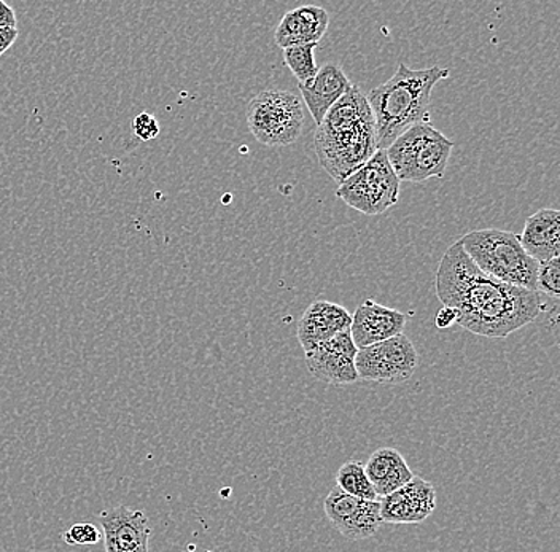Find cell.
Returning a JSON list of instances; mask_svg holds the SVG:
<instances>
[{"label": "cell", "instance_id": "obj_20", "mask_svg": "<svg viewBox=\"0 0 560 552\" xmlns=\"http://www.w3.org/2000/svg\"><path fill=\"white\" fill-rule=\"evenodd\" d=\"M318 44L298 45L283 50V61L290 72L296 77L300 83H310L317 75L318 68L315 64V48Z\"/></svg>", "mask_w": 560, "mask_h": 552}, {"label": "cell", "instance_id": "obj_23", "mask_svg": "<svg viewBox=\"0 0 560 552\" xmlns=\"http://www.w3.org/2000/svg\"><path fill=\"white\" fill-rule=\"evenodd\" d=\"M132 132L142 142L153 141L160 134V125L153 115L142 111L132 120Z\"/></svg>", "mask_w": 560, "mask_h": 552}, {"label": "cell", "instance_id": "obj_12", "mask_svg": "<svg viewBox=\"0 0 560 552\" xmlns=\"http://www.w3.org/2000/svg\"><path fill=\"white\" fill-rule=\"evenodd\" d=\"M383 524H420L436 509L432 482L415 477L387 497L380 498Z\"/></svg>", "mask_w": 560, "mask_h": 552}, {"label": "cell", "instance_id": "obj_2", "mask_svg": "<svg viewBox=\"0 0 560 552\" xmlns=\"http://www.w3.org/2000/svg\"><path fill=\"white\" fill-rule=\"evenodd\" d=\"M314 145L322 167L338 184L377 152L373 111L359 85L352 83L325 115L315 132Z\"/></svg>", "mask_w": 560, "mask_h": 552}, {"label": "cell", "instance_id": "obj_6", "mask_svg": "<svg viewBox=\"0 0 560 552\" xmlns=\"http://www.w3.org/2000/svg\"><path fill=\"white\" fill-rule=\"evenodd\" d=\"M247 125L262 145H292L304 128L303 101L292 91H261L248 104Z\"/></svg>", "mask_w": 560, "mask_h": 552}, {"label": "cell", "instance_id": "obj_18", "mask_svg": "<svg viewBox=\"0 0 560 552\" xmlns=\"http://www.w3.org/2000/svg\"><path fill=\"white\" fill-rule=\"evenodd\" d=\"M365 471L368 480L380 498L394 494L415 478L405 457L394 447H381L376 453L371 454Z\"/></svg>", "mask_w": 560, "mask_h": 552}, {"label": "cell", "instance_id": "obj_10", "mask_svg": "<svg viewBox=\"0 0 560 552\" xmlns=\"http://www.w3.org/2000/svg\"><path fill=\"white\" fill-rule=\"evenodd\" d=\"M359 349L353 344L350 331L336 334L330 341L315 345L306 352V365L311 375L331 386H349L357 383L355 356Z\"/></svg>", "mask_w": 560, "mask_h": 552}, {"label": "cell", "instance_id": "obj_17", "mask_svg": "<svg viewBox=\"0 0 560 552\" xmlns=\"http://www.w3.org/2000/svg\"><path fill=\"white\" fill-rule=\"evenodd\" d=\"M520 239L528 257L537 263L559 258L560 212L556 209H541L528 216Z\"/></svg>", "mask_w": 560, "mask_h": 552}, {"label": "cell", "instance_id": "obj_16", "mask_svg": "<svg viewBox=\"0 0 560 552\" xmlns=\"http://www.w3.org/2000/svg\"><path fill=\"white\" fill-rule=\"evenodd\" d=\"M350 85L352 82L346 75L345 69L336 62H327L324 68L318 69L317 75L310 83H300L301 96L310 108L315 125L324 121L325 115L348 93Z\"/></svg>", "mask_w": 560, "mask_h": 552}, {"label": "cell", "instance_id": "obj_22", "mask_svg": "<svg viewBox=\"0 0 560 552\" xmlns=\"http://www.w3.org/2000/svg\"><path fill=\"white\" fill-rule=\"evenodd\" d=\"M62 538L69 547H91L103 540V532L94 524L79 522L66 530Z\"/></svg>", "mask_w": 560, "mask_h": 552}, {"label": "cell", "instance_id": "obj_1", "mask_svg": "<svg viewBox=\"0 0 560 552\" xmlns=\"http://www.w3.org/2000/svg\"><path fill=\"white\" fill-rule=\"evenodd\" d=\"M435 286L443 306L457 310V324L478 337H510L542 313L540 293L506 285L485 274L458 240L444 251Z\"/></svg>", "mask_w": 560, "mask_h": 552}, {"label": "cell", "instance_id": "obj_24", "mask_svg": "<svg viewBox=\"0 0 560 552\" xmlns=\"http://www.w3.org/2000/svg\"><path fill=\"white\" fill-rule=\"evenodd\" d=\"M457 319L458 313L454 307L443 306L441 307L440 313L436 314L435 325L440 330H447V328L457 324Z\"/></svg>", "mask_w": 560, "mask_h": 552}, {"label": "cell", "instance_id": "obj_21", "mask_svg": "<svg viewBox=\"0 0 560 552\" xmlns=\"http://www.w3.org/2000/svg\"><path fill=\"white\" fill-rule=\"evenodd\" d=\"M538 293L559 298L560 295V263L559 258L538 265Z\"/></svg>", "mask_w": 560, "mask_h": 552}, {"label": "cell", "instance_id": "obj_8", "mask_svg": "<svg viewBox=\"0 0 560 552\" xmlns=\"http://www.w3.org/2000/svg\"><path fill=\"white\" fill-rule=\"evenodd\" d=\"M418 365V351L411 339L402 333L380 344L359 349L355 356L359 379L392 386L408 383L415 376Z\"/></svg>", "mask_w": 560, "mask_h": 552}, {"label": "cell", "instance_id": "obj_26", "mask_svg": "<svg viewBox=\"0 0 560 552\" xmlns=\"http://www.w3.org/2000/svg\"><path fill=\"white\" fill-rule=\"evenodd\" d=\"M18 30L10 27H0V56L7 54L13 47L18 38Z\"/></svg>", "mask_w": 560, "mask_h": 552}, {"label": "cell", "instance_id": "obj_14", "mask_svg": "<svg viewBox=\"0 0 560 552\" xmlns=\"http://www.w3.org/2000/svg\"><path fill=\"white\" fill-rule=\"evenodd\" d=\"M352 316L341 304L317 300L304 310L298 324V341L304 354L313 351L315 345L330 341L336 334L350 330Z\"/></svg>", "mask_w": 560, "mask_h": 552}, {"label": "cell", "instance_id": "obj_7", "mask_svg": "<svg viewBox=\"0 0 560 552\" xmlns=\"http://www.w3.org/2000/svg\"><path fill=\"white\" fill-rule=\"evenodd\" d=\"M336 197L365 215H381L400 198V180L385 150H377L359 171L339 184Z\"/></svg>", "mask_w": 560, "mask_h": 552}, {"label": "cell", "instance_id": "obj_15", "mask_svg": "<svg viewBox=\"0 0 560 552\" xmlns=\"http://www.w3.org/2000/svg\"><path fill=\"white\" fill-rule=\"evenodd\" d=\"M328 26L330 15L327 10L317 5L298 7L280 20L275 34L276 45L285 50L298 45L318 44L327 34Z\"/></svg>", "mask_w": 560, "mask_h": 552}, {"label": "cell", "instance_id": "obj_13", "mask_svg": "<svg viewBox=\"0 0 560 552\" xmlns=\"http://www.w3.org/2000/svg\"><path fill=\"white\" fill-rule=\"evenodd\" d=\"M408 317L400 310L383 306L366 300L357 307L350 324V337L357 349L370 348L373 344L398 337L405 330Z\"/></svg>", "mask_w": 560, "mask_h": 552}, {"label": "cell", "instance_id": "obj_3", "mask_svg": "<svg viewBox=\"0 0 560 552\" xmlns=\"http://www.w3.org/2000/svg\"><path fill=\"white\" fill-rule=\"evenodd\" d=\"M447 77L450 69L440 66L415 71L400 64L390 80L370 91L366 99L376 126L377 150L387 149L412 126L425 124L432 91Z\"/></svg>", "mask_w": 560, "mask_h": 552}, {"label": "cell", "instance_id": "obj_4", "mask_svg": "<svg viewBox=\"0 0 560 552\" xmlns=\"http://www.w3.org/2000/svg\"><path fill=\"white\" fill-rule=\"evenodd\" d=\"M458 243L485 274L506 285L538 292V265L521 246L517 234L503 230H476Z\"/></svg>", "mask_w": 560, "mask_h": 552}, {"label": "cell", "instance_id": "obj_9", "mask_svg": "<svg viewBox=\"0 0 560 552\" xmlns=\"http://www.w3.org/2000/svg\"><path fill=\"white\" fill-rule=\"evenodd\" d=\"M324 508L328 520L348 540H366L383 526L380 500L370 502L352 497L336 485L325 498Z\"/></svg>", "mask_w": 560, "mask_h": 552}, {"label": "cell", "instance_id": "obj_5", "mask_svg": "<svg viewBox=\"0 0 560 552\" xmlns=\"http://www.w3.org/2000/svg\"><path fill=\"white\" fill-rule=\"evenodd\" d=\"M454 142L435 126L419 124L402 132L385 149L398 180L425 181L446 173Z\"/></svg>", "mask_w": 560, "mask_h": 552}, {"label": "cell", "instance_id": "obj_19", "mask_svg": "<svg viewBox=\"0 0 560 552\" xmlns=\"http://www.w3.org/2000/svg\"><path fill=\"white\" fill-rule=\"evenodd\" d=\"M336 488L341 489L342 492L352 495V497L370 500V502L380 500L370 480H368L365 465L357 462V460H349V462L341 465L338 473H336Z\"/></svg>", "mask_w": 560, "mask_h": 552}, {"label": "cell", "instance_id": "obj_11", "mask_svg": "<svg viewBox=\"0 0 560 552\" xmlns=\"http://www.w3.org/2000/svg\"><path fill=\"white\" fill-rule=\"evenodd\" d=\"M105 552H150L149 517L129 506L105 509L100 516Z\"/></svg>", "mask_w": 560, "mask_h": 552}, {"label": "cell", "instance_id": "obj_25", "mask_svg": "<svg viewBox=\"0 0 560 552\" xmlns=\"http://www.w3.org/2000/svg\"><path fill=\"white\" fill-rule=\"evenodd\" d=\"M0 27H10V30H18V20L15 10L9 3L0 0Z\"/></svg>", "mask_w": 560, "mask_h": 552}]
</instances>
